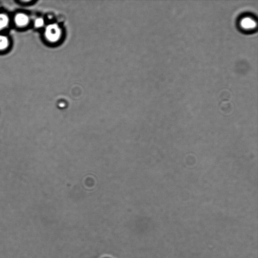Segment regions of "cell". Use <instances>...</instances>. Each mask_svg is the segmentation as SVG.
Listing matches in <instances>:
<instances>
[{
  "label": "cell",
  "mask_w": 258,
  "mask_h": 258,
  "mask_svg": "<svg viewBox=\"0 0 258 258\" xmlns=\"http://www.w3.org/2000/svg\"><path fill=\"white\" fill-rule=\"evenodd\" d=\"M9 46V40L4 36H0V50L6 49Z\"/></svg>",
  "instance_id": "obj_5"
},
{
  "label": "cell",
  "mask_w": 258,
  "mask_h": 258,
  "mask_svg": "<svg viewBox=\"0 0 258 258\" xmlns=\"http://www.w3.org/2000/svg\"><path fill=\"white\" fill-rule=\"evenodd\" d=\"M29 21V18L23 13L18 14L15 18V22L17 25L20 27L26 26Z\"/></svg>",
  "instance_id": "obj_2"
},
{
  "label": "cell",
  "mask_w": 258,
  "mask_h": 258,
  "mask_svg": "<svg viewBox=\"0 0 258 258\" xmlns=\"http://www.w3.org/2000/svg\"><path fill=\"white\" fill-rule=\"evenodd\" d=\"M8 17L4 14H0V31L6 27L9 23Z\"/></svg>",
  "instance_id": "obj_4"
},
{
  "label": "cell",
  "mask_w": 258,
  "mask_h": 258,
  "mask_svg": "<svg viewBox=\"0 0 258 258\" xmlns=\"http://www.w3.org/2000/svg\"><path fill=\"white\" fill-rule=\"evenodd\" d=\"M240 25L245 29L251 30L256 26V23L253 19L247 18H243L241 21Z\"/></svg>",
  "instance_id": "obj_3"
},
{
  "label": "cell",
  "mask_w": 258,
  "mask_h": 258,
  "mask_svg": "<svg viewBox=\"0 0 258 258\" xmlns=\"http://www.w3.org/2000/svg\"><path fill=\"white\" fill-rule=\"evenodd\" d=\"M58 28L54 25L48 26L46 30V37L50 41H55L59 36Z\"/></svg>",
  "instance_id": "obj_1"
},
{
  "label": "cell",
  "mask_w": 258,
  "mask_h": 258,
  "mask_svg": "<svg viewBox=\"0 0 258 258\" xmlns=\"http://www.w3.org/2000/svg\"><path fill=\"white\" fill-rule=\"evenodd\" d=\"M44 24V19L39 18L37 19L35 22V25L37 28H40Z\"/></svg>",
  "instance_id": "obj_6"
}]
</instances>
